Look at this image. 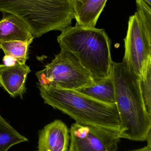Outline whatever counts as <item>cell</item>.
Here are the masks:
<instances>
[{
    "mask_svg": "<svg viewBox=\"0 0 151 151\" xmlns=\"http://www.w3.org/2000/svg\"><path fill=\"white\" fill-rule=\"evenodd\" d=\"M112 77L121 122L120 138L146 142L151 135V115L144 103L140 77L130 72L123 61L113 62Z\"/></svg>",
    "mask_w": 151,
    "mask_h": 151,
    "instance_id": "cell-1",
    "label": "cell"
},
{
    "mask_svg": "<svg viewBox=\"0 0 151 151\" xmlns=\"http://www.w3.org/2000/svg\"><path fill=\"white\" fill-rule=\"evenodd\" d=\"M75 91L102 103L109 104H116L112 75L102 81Z\"/></svg>",
    "mask_w": 151,
    "mask_h": 151,
    "instance_id": "cell-12",
    "label": "cell"
},
{
    "mask_svg": "<svg viewBox=\"0 0 151 151\" xmlns=\"http://www.w3.org/2000/svg\"><path fill=\"white\" fill-rule=\"evenodd\" d=\"M140 77V85L144 103L147 112L151 115V59Z\"/></svg>",
    "mask_w": 151,
    "mask_h": 151,
    "instance_id": "cell-15",
    "label": "cell"
},
{
    "mask_svg": "<svg viewBox=\"0 0 151 151\" xmlns=\"http://www.w3.org/2000/svg\"><path fill=\"white\" fill-rule=\"evenodd\" d=\"M137 15L143 26L151 30V5L144 0L136 1Z\"/></svg>",
    "mask_w": 151,
    "mask_h": 151,
    "instance_id": "cell-16",
    "label": "cell"
},
{
    "mask_svg": "<svg viewBox=\"0 0 151 151\" xmlns=\"http://www.w3.org/2000/svg\"><path fill=\"white\" fill-rule=\"evenodd\" d=\"M151 137H150L147 139V144L146 146L142 148L139 149H135V150H130L127 151H151Z\"/></svg>",
    "mask_w": 151,
    "mask_h": 151,
    "instance_id": "cell-18",
    "label": "cell"
},
{
    "mask_svg": "<svg viewBox=\"0 0 151 151\" xmlns=\"http://www.w3.org/2000/svg\"><path fill=\"white\" fill-rule=\"evenodd\" d=\"M4 14L0 20V41H33L34 37L22 19L13 14Z\"/></svg>",
    "mask_w": 151,
    "mask_h": 151,
    "instance_id": "cell-11",
    "label": "cell"
},
{
    "mask_svg": "<svg viewBox=\"0 0 151 151\" xmlns=\"http://www.w3.org/2000/svg\"><path fill=\"white\" fill-rule=\"evenodd\" d=\"M76 24L95 27L107 0H71Z\"/></svg>",
    "mask_w": 151,
    "mask_h": 151,
    "instance_id": "cell-10",
    "label": "cell"
},
{
    "mask_svg": "<svg viewBox=\"0 0 151 151\" xmlns=\"http://www.w3.org/2000/svg\"><path fill=\"white\" fill-rule=\"evenodd\" d=\"M0 12L22 19L34 38L61 32L74 19L71 0H0Z\"/></svg>",
    "mask_w": 151,
    "mask_h": 151,
    "instance_id": "cell-4",
    "label": "cell"
},
{
    "mask_svg": "<svg viewBox=\"0 0 151 151\" xmlns=\"http://www.w3.org/2000/svg\"><path fill=\"white\" fill-rule=\"evenodd\" d=\"M39 85L76 90L94 83L89 72L74 54L61 49L51 63L35 73Z\"/></svg>",
    "mask_w": 151,
    "mask_h": 151,
    "instance_id": "cell-5",
    "label": "cell"
},
{
    "mask_svg": "<svg viewBox=\"0 0 151 151\" xmlns=\"http://www.w3.org/2000/svg\"><path fill=\"white\" fill-rule=\"evenodd\" d=\"M27 141L0 115V151H7L13 145Z\"/></svg>",
    "mask_w": 151,
    "mask_h": 151,
    "instance_id": "cell-13",
    "label": "cell"
},
{
    "mask_svg": "<svg viewBox=\"0 0 151 151\" xmlns=\"http://www.w3.org/2000/svg\"><path fill=\"white\" fill-rule=\"evenodd\" d=\"M60 48L72 53L87 70L94 83L111 77L113 62L111 40L104 29L68 27L57 37Z\"/></svg>",
    "mask_w": 151,
    "mask_h": 151,
    "instance_id": "cell-2",
    "label": "cell"
},
{
    "mask_svg": "<svg viewBox=\"0 0 151 151\" xmlns=\"http://www.w3.org/2000/svg\"><path fill=\"white\" fill-rule=\"evenodd\" d=\"M124 40L123 61L130 72L140 77L151 59V30L143 26L136 12L129 17Z\"/></svg>",
    "mask_w": 151,
    "mask_h": 151,
    "instance_id": "cell-6",
    "label": "cell"
},
{
    "mask_svg": "<svg viewBox=\"0 0 151 151\" xmlns=\"http://www.w3.org/2000/svg\"><path fill=\"white\" fill-rule=\"evenodd\" d=\"M33 41H0V48L6 55H9L15 58L17 63L25 64L28 58V49Z\"/></svg>",
    "mask_w": 151,
    "mask_h": 151,
    "instance_id": "cell-14",
    "label": "cell"
},
{
    "mask_svg": "<svg viewBox=\"0 0 151 151\" xmlns=\"http://www.w3.org/2000/svg\"><path fill=\"white\" fill-rule=\"evenodd\" d=\"M31 70L26 64L12 66L0 65V87L13 98H22L26 90V81Z\"/></svg>",
    "mask_w": 151,
    "mask_h": 151,
    "instance_id": "cell-9",
    "label": "cell"
},
{
    "mask_svg": "<svg viewBox=\"0 0 151 151\" xmlns=\"http://www.w3.org/2000/svg\"><path fill=\"white\" fill-rule=\"evenodd\" d=\"M68 151H117L119 132L75 122L69 129Z\"/></svg>",
    "mask_w": 151,
    "mask_h": 151,
    "instance_id": "cell-7",
    "label": "cell"
},
{
    "mask_svg": "<svg viewBox=\"0 0 151 151\" xmlns=\"http://www.w3.org/2000/svg\"><path fill=\"white\" fill-rule=\"evenodd\" d=\"M69 129L61 120L56 119L40 131L37 151H68Z\"/></svg>",
    "mask_w": 151,
    "mask_h": 151,
    "instance_id": "cell-8",
    "label": "cell"
},
{
    "mask_svg": "<svg viewBox=\"0 0 151 151\" xmlns=\"http://www.w3.org/2000/svg\"><path fill=\"white\" fill-rule=\"evenodd\" d=\"M4 65L6 66H10L14 65L17 63L15 58L9 55H5L3 58Z\"/></svg>",
    "mask_w": 151,
    "mask_h": 151,
    "instance_id": "cell-17",
    "label": "cell"
},
{
    "mask_svg": "<svg viewBox=\"0 0 151 151\" xmlns=\"http://www.w3.org/2000/svg\"><path fill=\"white\" fill-rule=\"evenodd\" d=\"M0 50H1V48H0Z\"/></svg>",
    "mask_w": 151,
    "mask_h": 151,
    "instance_id": "cell-20",
    "label": "cell"
},
{
    "mask_svg": "<svg viewBox=\"0 0 151 151\" xmlns=\"http://www.w3.org/2000/svg\"><path fill=\"white\" fill-rule=\"evenodd\" d=\"M44 103L75 122L119 133L121 125L116 104L99 102L75 90L38 86Z\"/></svg>",
    "mask_w": 151,
    "mask_h": 151,
    "instance_id": "cell-3",
    "label": "cell"
},
{
    "mask_svg": "<svg viewBox=\"0 0 151 151\" xmlns=\"http://www.w3.org/2000/svg\"><path fill=\"white\" fill-rule=\"evenodd\" d=\"M144 1H145L147 3L151 5V0H144Z\"/></svg>",
    "mask_w": 151,
    "mask_h": 151,
    "instance_id": "cell-19",
    "label": "cell"
}]
</instances>
